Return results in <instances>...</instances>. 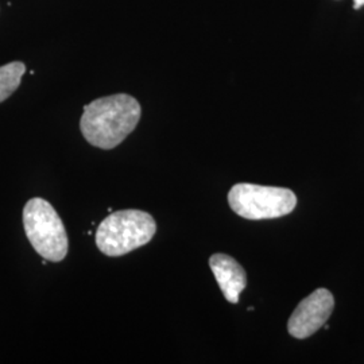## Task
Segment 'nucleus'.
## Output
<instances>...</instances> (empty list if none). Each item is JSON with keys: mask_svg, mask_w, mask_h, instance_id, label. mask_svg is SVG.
I'll return each instance as SVG.
<instances>
[{"mask_svg": "<svg viewBox=\"0 0 364 364\" xmlns=\"http://www.w3.org/2000/svg\"><path fill=\"white\" fill-rule=\"evenodd\" d=\"M23 225L31 246L46 260L61 262L68 254L64 223L52 204L43 198H31L23 209Z\"/></svg>", "mask_w": 364, "mask_h": 364, "instance_id": "4", "label": "nucleus"}, {"mask_svg": "<svg viewBox=\"0 0 364 364\" xmlns=\"http://www.w3.org/2000/svg\"><path fill=\"white\" fill-rule=\"evenodd\" d=\"M26 66L21 61H14L0 66V103L7 100L21 85Z\"/></svg>", "mask_w": 364, "mask_h": 364, "instance_id": "7", "label": "nucleus"}, {"mask_svg": "<svg viewBox=\"0 0 364 364\" xmlns=\"http://www.w3.org/2000/svg\"><path fill=\"white\" fill-rule=\"evenodd\" d=\"M333 308L335 299L328 289L321 287L314 290L291 313L287 323L289 335L299 340L311 338L321 326H326Z\"/></svg>", "mask_w": 364, "mask_h": 364, "instance_id": "5", "label": "nucleus"}, {"mask_svg": "<svg viewBox=\"0 0 364 364\" xmlns=\"http://www.w3.org/2000/svg\"><path fill=\"white\" fill-rule=\"evenodd\" d=\"M209 267L225 299L237 304L240 293L247 287V274L242 264L227 254H213L209 258Z\"/></svg>", "mask_w": 364, "mask_h": 364, "instance_id": "6", "label": "nucleus"}, {"mask_svg": "<svg viewBox=\"0 0 364 364\" xmlns=\"http://www.w3.org/2000/svg\"><path fill=\"white\" fill-rule=\"evenodd\" d=\"M228 204L243 219L269 220L291 213L297 205V196L287 188L242 182L231 188Z\"/></svg>", "mask_w": 364, "mask_h": 364, "instance_id": "3", "label": "nucleus"}, {"mask_svg": "<svg viewBox=\"0 0 364 364\" xmlns=\"http://www.w3.org/2000/svg\"><path fill=\"white\" fill-rule=\"evenodd\" d=\"M156 232L154 218L139 209L117 210L96 231V245L107 257H122L147 245Z\"/></svg>", "mask_w": 364, "mask_h": 364, "instance_id": "2", "label": "nucleus"}, {"mask_svg": "<svg viewBox=\"0 0 364 364\" xmlns=\"http://www.w3.org/2000/svg\"><path fill=\"white\" fill-rule=\"evenodd\" d=\"M141 115L142 109L138 100L130 95L119 93L85 105L80 129L88 144L111 150L135 130Z\"/></svg>", "mask_w": 364, "mask_h": 364, "instance_id": "1", "label": "nucleus"}, {"mask_svg": "<svg viewBox=\"0 0 364 364\" xmlns=\"http://www.w3.org/2000/svg\"><path fill=\"white\" fill-rule=\"evenodd\" d=\"M364 6V0H353V9L359 10Z\"/></svg>", "mask_w": 364, "mask_h": 364, "instance_id": "8", "label": "nucleus"}]
</instances>
